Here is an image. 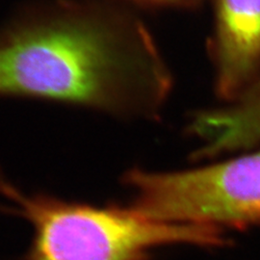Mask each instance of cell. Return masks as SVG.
I'll return each mask as SVG.
<instances>
[{
	"label": "cell",
	"mask_w": 260,
	"mask_h": 260,
	"mask_svg": "<svg viewBox=\"0 0 260 260\" xmlns=\"http://www.w3.org/2000/svg\"><path fill=\"white\" fill-rule=\"evenodd\" d=\"M173 85L148 28L112 3L40 1L0 27V98L157 120Z\"/></svg>",
	"instance_id": "6da1fadb"
},
{
	"label": "cell",
	"mask_w": 260,
	"mask_h": 260,
	"mask_svg": "<svg viewBox=\"0 0 260 260\" xmlns=\"http://www.w3.org/2000/svg\"><path fill=\"white\" fill-rule=\"evenodd\" d=\"M0 211L26 220L33 228L24 260H146L168 245L216 247L223 231L204 224L149 218L132 206H94L44 193L27 194L0 171Z\"/></svg>",
	"instance_id": "7a4b0ae2"
},
{
	"label": "cell",
	"mask_w": 260,
	"mask_h": 260,
	"mask_svg": "<svg viewBox=\"0 0 260 260\" xmlns=\"http://www.w3.org/2000/svg\"><path fill=\"white\" fill-rule=\"evenodd\" d=\"M122 181L133 193L131 206L158 221L222 231L260 223V151L179 172L136 168Z\"/></svg>",
	"instance_id": "3957f363"
},
{
	"label": "cell",
	"mask_w": 260,
	"mask_h": 260,
	"mask_svg": "<svg viewBox=\"0 0 260 260\" xmlns=\"http://www.w3.org/2000/svg\"><path fill=\"white\" fill-rule=\"evenodd\" d=\"M214 29L208 52L219 98L235 100L260 59V0H213Z\"/></svg>",
	"instance_id": "277c9868"
},
{
	"label": "cell",
	"mask_w": 260,
	"mask_h": 260,
	"mask_svg": "<svg viewBox=\"0 0 260 260\" xmlns=\"http://www.w3.org/2000/svg\"><path fill=\"white\" fill-rule=\"evenodd\" d=\"M135 5L148 8H196L205 0H126Z\"/></svg>",
	"instance_id": "5b68a950"
}]
</instances>
